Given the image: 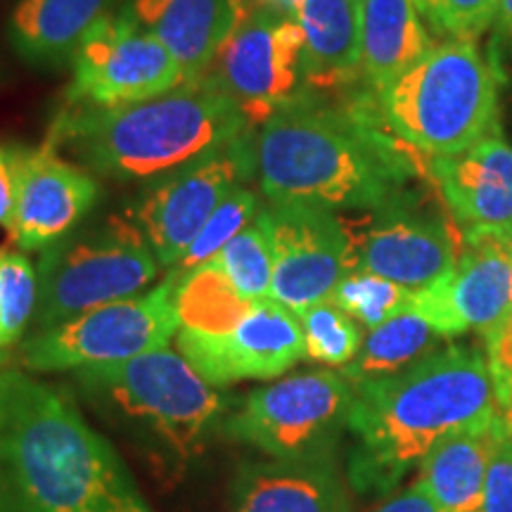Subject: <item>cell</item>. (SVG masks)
Listing matches in <instances>:
<instances>
[{
    "instance_id": "obj_28",
    "label": "cell",
    "mask_w": 512,
    "mask_h": 512,
    "mask_svg": "<svg viewBox=\"0 0 512 512\" xmlns=\"http://www.w3.org/2000/svg\"><path fill=\"white\" fill-rule=\"evenodd\" d=\"M261 209L264 207H261L256 192L242 188V185L230 190L226 200L216 207L214 214L209 216V221L204 223V228L200 230L195 242L188 247V252L178 259V264L169 268L166 278L174 285L181 283L185 275H190L192 271H197V268L214 259L240 230H245L259 216Z\"/></svg>"
},
{
    "instance_id": "obj_29",
    "label": "cell",
    "mask_w": 512,
    "mask_h": 512,
    "mask_svg": "<svg viewBox=\"0 0 512 512\" xmlns=\"http://www.w3.org/2000/svg\"><path fill=\"white\" fill-rule=\"evenodd\" d=\"M413 299L415 290H408L380 275L354 271L339 280L328 302L349 313L361 328L375 330L387 320L413 311Z\"/></svg>"
},
{
    "instance_id": "obj_6",
    "label": "cell",
    "mask_w": 512,
    "mask_h": 512,
    "mask_svg": "<svg viewBox=\"0 0 512 512\" xmlns=\"http://www.w3.org/2000/svg\"><path fill=\"white\" fill-rule=\"evenodd\" d=\"M496 67L465 38L432 46L430 53L377 95L384 124L420 155H458L498 136Z\"/></svg>"
},
{
    "instance_id": "obj_33",
    "label": "cell",
    "mask_w": 512,
    "mask_h": 512,
    "mask_svg": "<svg viewBox=\"0 0 512 512\" xmlns=\"http://www.w3.org/2000/svg\"><path fill=\"white\" fill-rule=\"evenodd\" d=\"M475 512H512V437L505 425L486 470L482 503Z\"/></svg>"
},
{
    "instance_id": "obj_14",
    "label": "cell",
    "mask_w": 512,
    "mask_h": 512,
    "mask_svg": "<svg viewBox=\"0 0 512 512\" xmlns=\"http://www.w3.org/2000/svg\"><path fill=\"white\" fill-rule=\"evenodd\" d=\"M264 219L273 249L271 297L294 313L328 302L351 273V242L335 211L268 202Z\"/></svg>"
},
{
    "instance_id": "obj_23",
    "label": "cell",
    "mask_w": 512,
    "mask_h": 512,
    "mask_svg": "<svg viewBox=\"0 0 512 512\" xmlns=\"http://www.w3.org/2000/svg\"><path fill=\"white\" fill-rule=\"evenodd\" d=\"M501 413L448 434L420 463V482L441 512H475L482 503L491 458L501 439Z\"/></svg>"
},
{
    "instance_id": "obj_19",
    "label": "cell",
    "mask_w": 512,
    "mask_h": 512,
    "mask_svg": "<svg viewBox=\"0 0 512 512\" xmlns=\"http://www.w3.org/2000/svg\"><path fill=\"white\" fill-rule=\"evenodd\" d=\"M247 0H136L133 12L169 48L185 81H202L247 17Z\"/></svg>"
},
{
    "instance_id": "obj_22",
    "label": "cell",
    "mask_w": 512,
    "mask_h": 512,
    "mask_svg": "<svg viewBox=\"0 0 512 512\" xmlns=\"http://www.w3.org/2000/svg\"><path fill=\"white\" fill-rule=\"evenodd\" d=\"M294 19L304 34L302 79L337 91L361 76L363 0H299Z\"/></svg>"
},
{
    "instance_id": "obj_4",
    "label": "cell",
    "mask_w": 512,
    "mask_h": 512,
    "mask_svg": "<svg viewBox=\"0 0 512 512\" xmlns=\"http://www.w3.org/2000/svg\"><path fill=\"white\" fill-rule=\"evenodd\" d=\"M249 126L238 102L204 76L114 110L64 107L46 145L64 147L88 174L131 181L174 171L247 136Z\"/></svg>"
},
{
    "instance_id": "obj_26",
    "label": "cell",
    "mask_w": 512,
    "mask_h": 512,
    "mask_svg": "<svg viewBox=\"0 0 512 512\" xmlns=\"http://www.w3.org/2000/svg\"><path fill=\"white\" fill-rule=\"evenodd\" d=\"M174 306L181 330L226 335L238 328L254 302L235 290L216 261H207L176 285Z\"/></svg>"
},
{
    "instance_id": "obj_20",
    "label": "cell",
    "mask_w": 512,
    "mask_h": 512,
    "mask_svg": "<svg viewBox=\"0 0 512 512\" xmlns=\"http://www.w3.org/2000/svg\"><path fill=\"white\" fill-rule=\"evenodd\" d=\"M233 501L235 512H351L335 458L242 465Z\"/></svg>"
},
{
    "instance_id": "obj_18",
    "label": "cell",
    "mask_w": 512,
    "mask_h": 512,
    "mask_svg": "<svg viewBox=\"0 0 512 512\" xmlns=\"http://www.w3.org/2000/svg\"><path fill=\"white\" fill-rule=\"evenodd\" d=\"M427 174L463 233L512 235V147L501 136L430 157Z\"/></svg>"
},
{
    "instance_id": "obj_30",
    "label": "cell",
    "mask_w": 512,
    "mask_h": 512,
    "mask_svg": "<svg viewBox=\"0 0 512 512\" xmlns=\"http://www.w3.org/2000/svg\"><path fill=\"white\" fill-rule=\"evenodd\" d=\"M306 339V356L323 366L344 368L363 347V330L349 313L332 302L313 304L299 311Z\"/></svg>"
},
{
    "instance_id": "obj_15",
    "label": "cell",
    "mask_w": 512,
    "mask_h": 512,
    "mask_svg": "<svg viewBox=\"0 0 512 512\" xmlns=\"http://www.w3.org/2000/svg\"><path fill=\"white\" fill-rule=\"evenodd\" d=\"M176 347L216 389L242 380H273L306 356L299 316L273 297L254 302L238 328L226 335L178 330Z\"/></svg>"
},
{
    "instance_id": "obj_34",
    "label": "cell",
    "mask_w": 512,
    "mask_h": 512,
    "mask_svg": "<svg viewBox=\"0 0 512 512\" xmlns=\"http://www.w3.org/2000/svg\"><path fill=\"white\" fill-rule=\"evenodd\" d=\"M375 512H441L437 501L425 489V484L415 482L408 489L399 491V494L387 498Z\"/></svg>"
},
{
    "instance_id": "obj_24",
    "label": "cell",
    "mask_w": 512,
    "mask_h": 512,
    "mask_svg": "<svg viewBox=\"0 0 512 512\" xmlns=\"http://www.w3.org/2000/svg\"><path fill=\"white\" fill-rule=\"evenodd\" d=\"M430 48V31L415 0H363L361 76L375 98Z\"/></svg>"
},
{
    "instance_id": "obj_8",
    "label": "cell",
    "mask_w": 512,
    "mask_h": 512,
    "mask_svg": "<svg viewBox=\"0 0 512 512\" xmlns=\"http://www.w3.org/2000/svg\"><path fill=\"white\" fill-rule=\"evenodd\" d=\"M354 387L342 373L316 370L249 392L223 418L219 439L275 460L335 458L349 430Z\"/></svg>"
},
{
    "instance_id": "obj_1",
    "label": "cell",
    "mask_w": 512,
    "mask_h": 512,
    "mask_svg": "<svg viewBox=\"0 0 512 512\" xmlns=\"http://www.w3.org/2000/svg\"><path fill=\"white\" fill-rule=\"evenodd\" d=\"M394 136L380 107L361 100L335 107L294 95L254 138V174L268 202L328 211H370L427 176L420 152Z\"/></svg>"
},
{
    "instance_id": "obj_38",
    "label": "cell",
    "mask_w": 512,
    "mask_h": 512,
    "mask_svg": "<svg viewBox=\"0 0 512 512\" xmlns=\"http://www.w3.org/2000/svg\"><path fill=\"white\" fill-rule=\"evenodd\" d=\"M498 413H501V411H498ZM501 420H503L505 430H508V434L512 437V411H508V413H501Z\"/></svg>"
},
{
    "instance_id": "obj_17",
    "label": "cell",
    "mask_w": 512,
    "mask_h": 512,
    "mask_svg": "<svg viewBox=\"0 0 512 512\" xmlns=\"http://www.w3.org/2000/svg\"><path fill=\"white\" fill-rule=\"evenodd\" d=\"M15 171V230L22 252H38L74 230L98 202V183L55 147L10 145Z\"/></svg>"
},
{
    "instance_id": "obj_5",
    "label": "cell",
    "mask_w": 512,
    "mask_h": 512,
    "mask_svg": "<svg viewBox=\"0 0 512 512\" xmlns=\"http://www.w3.org/2000/svg\"><path fill=\"white\" fill-rule=\"evenodd\" d=\"M81 392L162 475L183 472L209 439H219L235 396L204 382L169 347L131 361L76 370Z\"/></svg>"
},
{
    "instance_id": "obj_13",
    "label": "cell",
    "mask_w": 512,
    "mask_h": 512,
    "mask_svg": "<svg viewBox=\"0 0 512 512\" xmlns=\"http://www.w3.org/2000/svg\"><path fill=\"white\" fill-rule=\"evenodd\" d=\"M302 53L304 34L297 19L256 8L230 34L207 76L238 102L249 124L261 126L299 95Z\"/></svg>"
},
{
    "instance_id": "obj_3",
    "label": "cell",
    "mask_w": 512,
    "mask_h": 512,
    "mask_svg": "<svg viewBox=\"0 0 512 512\" xmlns=\"http://www.w3.org/2000/svg\"><path fill=\"white\" fill-rule=\"evenodd\" d=\"M498 415L482 349L446 344L411 368L354 387L347 477L361 496L392 494L448 434Z\"/></svg>"
},
{
    "instance_id": "obj_11",
    "label": "cell",
    "mask_w": 512,
    "mask_h": 512,
    "mask_svg": "<svg viewBox=\"0 0 512 512\" xmlns=\"http://www.w3.org/2000/svg\"><path fill=\"white\" fill-rule=\"evenodd\" d=\"M74 81L64 107L136 105L185 83L181 67L133 8L105 17L74 57Z\"/></svg>"
},
{
    "instance_id": "obj_36",
    "label": "cell",
    "mask_w": 512,
    "mask_h": 512,
    "mask_svg": "<svg viewBox=\"0 0 512 512\" xmlns=\"http://www.w3.org/2000/svg\"><path fill=\"white\" fill-rule=\"evenodd\" d=\"M496 22L501 24V29L510 31L512 34V0H501V5H498V12H496Z\"/></svg>"
},
{
    "instance_id": "obj_39",
    "label": "cell",
    "mask_w": 512,
    "mask_h": 512,
    "mask_svg": "<svg viewBox=\"0 0 512 512\" xmlns=\"http://www.w3.org/2000/svg\"><path fill=\"white\" fill-rule=\"evenodd\" d=\"M5 361H8V354H5V351H0V368H5Z\"/></svg>"
},
{
    "instance_id": "obj_37",
    "label": "cell",
    "mask_w": 512,
    "mask_h": 512,
    "mask_svg": "<svg viewBox=\"0 0 512 512\" xmlns=\"http://www.w3.org/2000/svg\"><path fill=\"white\" fill-rule=\"evenodd\" d=\"M266 3H271V5H280V8H290V10H294L299 5V0H266Z\"/></svg>"
},
{
    "instance_id": "obj_25",
    "label": "cell",
    "mask_w": 512,
    "mask_h": 512,
    "mask_svg": "<svg viewBox=\"0 0 512 512\" xmlns=\"http://www.w3.org/2000/svg\"><path fill=\"white\" fill-rule=\"evenodd\" d=\"M444 339L415 311L401 313L382 323L380 328L370 330L354 361L342 368V375L351 382V387L384 380L430 356Z\"/></svg>"
},
{
    "instance_id": "obj_2",
    "label": "cell",
    "mask_w": 512,
    "mask_h": 512,
    "mask_svg": "<svg viewBox=\"0 0 512 512\" xmlns=\"http://www.w3.org/2000/svg\"><path fill=\"white\" fill-rule=\"evenodd\" d=\"M0 512H150L117 451L50 384L0 368Z\"/></svg>"
},
{
    "instance_id": "obj_12",
    "label": "cell",
    "mask_w": 512,
    "mask_h": 512,
    "mask_svg": "<svg viewBox=\"0 0 512 512\" xmlns=\"http://www.w3.org/2000/svg\"><path fill=\"white\" fill-rule=\"evenodd\" d=\"M347 233L351 273L380 275L408 290H422L444 278L458 264L465 245L453 216L427 209L408 190L370 209L356 228L347 226Z\"/></svg>"
},
{
    "instance_id": "obj_9",
    "label": "cell",
    "mask_w": 512,
    "mask_h": 512,
    "mask_svg": "<svg viewBox=\"0 0 512 512\" xmlns=\"http://www.w3.org/2000/svg\"><path fill=\"white\" fill-rule=\"evenodd\" d=\"M174 290L176 285L166 278L155 290L36 330L19 349L22 366L34 373H67L112 366L169 347L181 328Z\"/></svg>"
},
{
    "instance_id": "obj_32",
    "label": "cell",
    "mask_w": 512,
    "mask_h": 512,
    "mask_svg": "<svg viewBox=\"0 0 512 512\" xmlns=\"http://www.w3.org/2000/svg\"><path fill=\"white\" fill-rule=\"evenodd\" d=\"M422 19L437 34L465 38L482 34L496 19L501 0H415Z\"/></svg>"
},
{
    "instance_id": "obj_35",
    "label": "cell",
    "mask_w": 512,
    "mask_h": 512,
    "mask_svg": "<svg viewBox=\"0 0 512 512\" xmlns=\"http://www.w3.org/2000/svg\"><path fill=\"white\" fill-rule=\"evenodd\" d=\"M0 228L12 235L15 230V171H12L10 145H0Z\"/></svg>"
},
{
    "instance_id": "obj_27",
    "label": "cell",
    "mask_w": 512,
    "mask_h": 512,
    "mask_svg": "<svg viewBox=\"0 0 512 512\" xmlns=\"http://www.w3.org/2000/svg\"><path fill=\"white\" fill-rule=\"evenodd\" d=\"M211 261H216L223 268V273L228 275L235 290L249 302L271 297L273 249L271 238H268L264 209Z\"/></svg>"
},
{
    "instance_id": "obj_31",
    "label": "cell",
    "mask_w": 512,
    "mask_h": 512,
    "mask_svg": "<svg viewBox=\"0 0 512 512\" xmlns=\"http://www.w3.org/2000/svg\"><path fill=\"white\" fill-rule=\"evenodd\" d=\"M38 275L22 249L0 252V351L19 342L36 313Z\"/></svg>"
},
{
    "instance_id": "obj_16",
    "label": "cell",
    "mask_w": 512,
    "mask_h": 512,
    "mask_svg": "<svg viewBox=\"0 0 512 512\" xmlns=\"http://www.w3.org/2000/svg\"><path fill=\"white\" fill-rule=\"evenodd\" d=\"M463 235L458 264L413 299V311L446 339L470 330L489 335L512 311V235Z\"/></svg>"
},
{
    "instance_id": "obj_21",
    "label": "cell",
    "mask_w": 512,
    "mask_h": 512,
    "mask_svg": "<svg viewBox=\"0 0 512 512\" xmlns=\"http://www.w3.org/2000/svg\"><path fill=\"white\" fill-rule=\"evenodd\" d=\"M112 5L114 0H19L8 19V41L29 67H64L110 17Z\"/></svg>"
},
{
    "instance_id": "obj_7",
    "label": "cell",
    "mask_w": 512,
    "mask_h": 512,
    "mask_svg": "<svg viewBox=\"0 0 512 512\" xmlns=\"http://www.w3.org/2000/svg\"><path fill=\"white\" fill-rule=\"evenodd\" d=\"M159 261L131 219L110 216L69 230L41 249L34 325L46 330L102 304L136 297L157 278Z\"/></svg>"
},
{
    "instance_id": "obj_10",
    "label": "cell",
    "mask_w": 512,
    "mask_h": 512,
    "mask_svg": "<svg viewBox=\"0 0 512 512\" xmlns=\"http://www.w3.org/2000/svg\"><path fill=\"white\" fill-rule=\"evenodd\" d=\"M254 174V138L242 136L155 176L128 209L159 266L171 268L188 252L228 192Z\"/></svg>"
},
{
    "instance_id": "obj_40",
    "label": "cell",
    "mask_w": 512,
    "mask_h": 512,
    "mask_svg": "<svg viewBox=\"0 0 512 512\" xmlns=\"http://www.w3.org/2000/svg\"><path fill=\"white\" fill-rule=\"evenodd\" d=\"M508 318H510V320H512V311H510V316H508Z\"/></svg>"
}]
</instances>
